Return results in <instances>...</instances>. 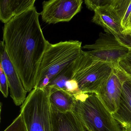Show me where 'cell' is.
Wrapping results in <instances>:
<instances>
[{
    "label": "cell",
    "instance_id": "obj_1",
    "mask_svg": "<svg viewBox=\"0 0 131 131\" xmlns=\"http://www.w3.org/2000/svg\"><path fill=\"white\" fill-rule=\"evenodd\" d=\"M35 7L5 24L6 50L27 92L35 88L40 65L49 42L45 39Z\"/></svg>",
    "mask_w": 131,
    "mask_h": 131
},
{
    "label": "cell",
    "instance_id": "obj_2",
    "mask_svg": "<svg viewBox=\"0 0 131 131\" xmlns=\"http://www.w3.org/2000/svg\"><path fill=\"white\" fill-rule=\"evenodd\" d=\"M82 50V42L78 40L55 44L49 42L40 65L34 89L46 88L56 77L76 61Z\"/></svg>",
    "mask_w": 131,
    "mask_h": 131
},
{
    "label": "cell",
    "instance_id": "obj_3",
    "mask_svg": "<svg viewBox=\"0 0 131 131\" xmlns=\"http://www.w3.org/2000/svg\"><path fill=\"white\" fill-rule=\"evenodd\" d=\"M73 113L89 131H122L112 114L95 93L74 96Z\"/></svg>",
    "mask_w": 131,
    "mask_h": 131
},
{
    "label": "cell",
    "instance_id": "obj_4",
    "mask_svg": "<svg viewBox=\"0 0 131 131\" xmlns=\"http://www.w3.org/2000/svg\"><path fill=\"white\" fill-rule=\"evenodd\" d=\"M114 67L108 63L95 60L82 50L75 62L72 79L80 92L97 94L105 84Z\"/></svg>",
    "mask_w": 131,
    "mask_h": 131
},
{
    "label": "cell",
    "instance_id": "obj_5",
    "mask_svg": "<svg viewBox=\"0 0 131 131\" xmlns=\"http://www.w3.org/2000/svg\"><path fill=\"white\" fill-rule=\"evenodd\" d=\"M47 88L34 89L20 107L27 131H51L50 105Z\"/></svg>",
    "mask_w": 131,
    "mask_h": 131
},
{
    "label": "cell",
    "instance_id": "obj_6",
    "mask_svg": "<svg viewBox=\"0 0 131 131\" xmlns=\"http://www.w3.org/2000/svg\"><path fill=\"white\" fill-rule=\"evenodd\" d=\"M83 48L93 59L117 67L119 61L125 57L129 50L121 44L112 34L101 32L93 44L86 45Z\"/></svg>",
    "mask_w": 131,
    "mask_h": 131
},
{
    "label": "cell",
    "instance_id": "obj_7",
    "mask_svg": "<svg viewBox=\"0 0 131 131\" xmlns=\"http://www.w3.org/2000/svg\"><path fill=\"white\" fill-rule=\"evenodd\" d=\"M82 0H50L42 3L40 13L43 22L48 24L69 22L80 12Z\"/></svg>",
    "mask_w": 131,
    "mask_h": 131
},
{
    "label": "cell",
    "instance_id": "obj_8",
    "mask_svg": "<svg viewBox=\"0 0 131 131\" xmlns=\"http://www.w3.org/2000/svg\"><path fill=\"white\" fill-rule=\"evenodd\" d=\"M128 78L118 69L113 68L107 82L96 94L112 114L118 108L123 83Z\"/></svg>",
    "mask_w": 131,
    "mask_h": 131
},
{
    "label": "cell",
    "instance_id": "obj_9",
    "mask_svg": "<svg viewBox=\"0 0 131 131\" xmlns=\"http://www.w3.org/2000/svg\"><path fill=\"white\" fill-rule=\"evenodd\" d=\"M0 66L7 78L10 96L16 105H21L26 99L27 92L8 56L3 41L0 43Z\"/></svg>",
    "mask_w": 131,
    "mask_h": 131
},
{
    "label": "cell",
    "instance_id": "obj_10",
    "mask_svg": "<svg viewBox=\"0 0 131 131\" xmlns=\"http://www.w3.org/2000/svg\"><path fill=\"white\" fill-rule=\"evenodd\" d=\"M111 0L105 5L96 8L92 22L102 27L105 32L118 36L123 34V28L120 19L110 4Z\"/></svg>",
    "mask_w": 131,
    "mask_h": 131
},
{
    "label": "cell",
    "instance_id": "obj_11",
    "mask_svg": "<svg viewBox=\"0 0 131 131\" xmlns=\"http://www.w3.org/2000/svg\"><path fill=\"white\" fill-rule=\"evenodd\" d=\"M50 110L51 131H85L72 111L61 113L51 108Z\"/></svg>",
    "mask_w": 131,
    "mask_h": 131
},
{
    "label": "cell",
    "instance_id": "obj_12",
    "mask_svg": "<svg viewBox=\"0 0 131 131\" xmlns=\"http://www.w3.org/2000/svg\"><path fill=\"white\" fill-rule=\"evenodd\" d=\"M112 115L125 131H131V78L123 83L118 108Z\"/></svg>",
    "mask_w": 131,
    "mask_h": 131
},
{
    "label": "cell",
    "instance_id": "obj_13",
    "mask_svg": "<svg viewBox=\"0 0 131 131\" xmlns=\"http://www.w3.org/2000/svg\"><path fill=\"white\" fill-rule=\"evenodd\" d=\"M36 0H1L0 20L6 24L13 18L35 7Z\"/></svg>",
    "mask_w": 131,
    "mask_h": 131
},
{
    "label": "cell",
    "instance_id": "obj_14",
    "mask_svg": "<svg viewBox=\"0 0 131 131\" xmlns=\"http://www.w3.org/2000/svg\"><path fill=\"white\" fill-rule=\"evenodd\" d=\"M49 90V99L51 109L61 113L72 111L75 101L74 96L65 90L47 86Z\"/></svg>",
    "mask_w": 131,
    "mask_h": 131
},
{
    "label": "cell",
    "instance_id": "obj_15",
    "mask_svg": "<svg viewBox=\"0 0 131 131\" xmlns=\"http://www.w3.org/2000/svg\"><path fill=\"white\" fill-rule=\"evenodd\" d=\"M75 62L57 75L47 86L63 90L73 96L81 93L77 82L72 79Z\"/></svg>",
    "mask_w": 131,
    "mask_h": 131
},
{
    "label": "cell",
    "instance_id": "obj_16",
    "mask_svg": "<svg viewBox=\"0 0 131 131\" xmlns=\"http://www.w3.org/2000/svg\"><path fill=\"white\" fill-rule=\"evenodd\" d=\"M110 4L120 19L124 30L127 29L131 24V0H111Z\"/></svg>",
    "mask_w": 131,
    "mask_h": 131
},
{
    "label": "cell",
    "instance_id": "obj_17",
    "mask_svg": "<svg viewBox=\"0 0 131 131\" xmlns=\"http://www.w3.org/2000/svg\"><path fill=\"white\" fill-rule=\"evenodd\" d=\"M116 68L131 79V50H129L127 56L119 61Z\"/></svg>",
    "mask_w": 131,
    "mask_h": 131
},
{
    "label": "cell",
    "instance_id": "obj_18",
    "mask_svg": "<svg viewBox=\"0 0 131 131\" xmlns=\"http://www.w3.org/2000/svg\"><path fill=\"white\" fill-rule=\"evenodd\" d=\"M4 131H27L22 115L20 114Z\"/></svg>",
    "mask_w": 131,
    "mask_h": 131
},
{
    "label": "cell",
    "instance_id": "obj_19",
    "mask_svg": "<svg viewBox=\"0 0 131 131\" xmlns=\"http://www.w3.org/2000/svg\"><path fill=\"white\" fill-rule=\"evenodd\" d=\"M9 88L7 78L2 67L0 66V90L6 98L9 95Z\"/></svg>",
    "mask_w": 131,
    "mask_h": 131
},
{
    "label": "cell",
    "instance_id": "obj_20",
    "mask_svg": "<svg viewBox=\"0 0 131 131\" xmlns=\"http://www.w3.org/2000/svg\"><path fill=\"white\" fill-rule=\"evenodd\" d=\"M109 1V0H85L84 2L89 9L94 11L96 8L107 4Z\"/></svg>",
    "mask_w": 131,
    "mask_h": 131
},
{
    "label": "cell",
    "instance_id": "obj_21",
    "mask_svg": "<svg viewBox=\"0 0 131 131\" xmlns=\"http://www.w3.org/2000/svg\"><path fill=\"white\" fill-rule=\"evenodd\" d=\"M115 36L122 45L131 50V37L123 34Z\"/></svg>",
    "mask_w": 131,
    "mask_h": 131
},
{
    "label": "cell",
    "instance_id": "obj_22",
    "mask_svg": "<svg viewBox=\"0 0 131 131\" xmlns=\"http://www.w3.org/2000/svg\"><path fill=\"white\" fill-rule=\"evenodd\" d=\"M123 34L128 35L131 37V24L128 28L123 30Z\"/></svg>",
    "mask_w": 131,
    "mask_h": 131
},
{
    "label": "cell",
    "instance_id": "obj_23",
    "mask_svg": "<svg viewBox=\"0 0 131 131\" xmlns=\"http://www.w3.org/2000/svg\"><path fill=\"white\" fill-rule=\"evenodd\" d=\"M130 22H131V20H130ZM131 24H130V25H131Z\"/></svg>",
    "mask_w": 131,
    "mask_h": 131
}]
</instances>
